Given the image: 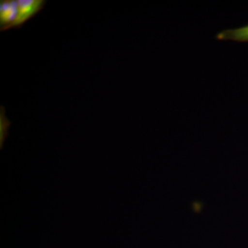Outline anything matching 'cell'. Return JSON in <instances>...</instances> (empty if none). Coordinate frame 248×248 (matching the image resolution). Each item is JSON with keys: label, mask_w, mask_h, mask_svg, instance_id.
Wrapping results in <instances>:
<instances>
[{"label": "cell", "mask_w": 248, "mask_h": 248, "mask_svg": "<svg viewBox=\"0 0 248 248\" xmlns=\"http://www.w3.org/2000/svg\"><path fill=\"white\" fill-rule=\"evenodd\" d=\"M46 2V0H17V17L4 31L20 29L26 22L40 13Z\"/></svg>", "instance_id": "cell-1"}, {"label": "cell", "mask_w": 248, "mask_h": 248, "mask_svg": "<svg viewBox=\"0 0 248 248\" xmlns=\"http://www.w3.org/2000/svg\"><path fill=\"white\" fill-rule=\"evenodd\" d=\"M17 0H1L0 1V31H4L17 17Z\"/></svg>", "instance_id": "cell-2"}, {"label": "cell", "mask_w": 248, "mask_h": 248, "mask_svg": "<svg viewBox=\"0 0 248 248\" xmlns=\"http://www.w3.org/2000/svg\"><path fill=\"white\" fill-rule=\"evenodd\" d=\"M218 40H231L237 42H248V24L234 29H227L217 34Z\"/></svg>", "instance_id": "cell-3"}, {"label": "cell", "mask_w": 248, "mask_h": 248, "mask_svg": "<svg viewBox=\"0 0 248 248\" xmlns=\"http://www.w3.org/2000/svg\"><path fill=\"white\" fill-rule=\"evenodd\" d=\"M4 113V111L2 112L1 109V115H0V146H1V149H2V147L4 146L5 140L9 133V128L11 125V122L5 117Z\"/></svg>", "instance_id": "cell-4"}]
</instances>
